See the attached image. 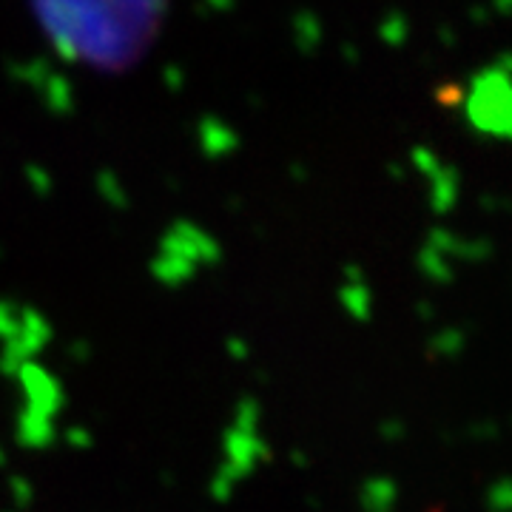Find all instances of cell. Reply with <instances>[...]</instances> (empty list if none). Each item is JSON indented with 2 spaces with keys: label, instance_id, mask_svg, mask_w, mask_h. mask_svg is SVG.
Wrapping results in <instances>:
<instances>
[{
  "label": "cell",
  "instance_id": "cell-1",
  "mask_svg": "<svg viewBox=\"0 0 512 512\" xmlns=\"http://www.w3.org/2000/svg\"><path fill=\"white\" fill-rule=\"evenodd\" d=\"M46 40L74 66L128 72L163 29L168 0H32Z\"/></svg>",
  "mask_w": 512,
  "mask_h": 512
}]
</instances>
